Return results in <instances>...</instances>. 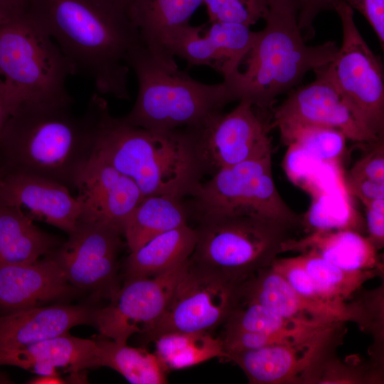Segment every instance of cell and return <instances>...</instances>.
I'll list each match as a JSON object with an SVG mask.
<instances>
[{
	"mask_svg": "<svg viewBox=\"0 0 384 384\" xmlns=\"http://www.w3.org/2000/svg\"><path fill=\"white\" fill-rule=\"evenodd\" d=\"M26 11L57 43L75 74L101 95L130 98V53L143 45L127 9L114 0H28Z\"/></svg>",
	"mask_w": 384,
	"mask_h": 384,
	"instance_id": "1",
	"label": "cell"
},
{
	"mask_svg": "<svg viewBox=\"0 0 384 384\" xmlns=\"http://www.w3.org/2000/svg\"><path fill=\"white\" fill-rule=\"evenodd\" d=\"M95 132L93 156L131 178L143 196L191 197L203 172L184 129L157 132L113 117L107 100L93 94L88 102Z\"/></svg>",
	"mask_w": 384,
	"mask_h": 384,
	"instance_id": "2",
	"label": "cell"
},
{
	"mask_svg": "<svg viewBox=\"0 0 384 384\" xmlns=\"http://www.w3.org/2000/svg\"><path fill=\"white\" fill-rule=\"evenodd\" d=\"M71 104L24 102L9 116L0 137V171L28 174L76 188L93 154V118Z\"/></svg>",
	"mask_w": 384,
	"mask_h": 384,
	"instance_id": "3",
	"label": "cell"
},
{
	"mask_svg": "<svg viewBox=\"0 0 384 384\" xmlns=\"http://www.w3.org/2000/svg\"><path fill=\"white\" fill-rule=\"evenodd\" d=\"M127 64L136 75L138 94L122 119L135 127L157 132L195 127L241 99L234 80L198 82L178 68L159 63L144 45L130 53Z\"/></svg>",
	"mask_w": 384,
	"mask_h": 384,
	"instance_id": "4",
	"label": "cell"
},
{
	"mask_svg": "<svg viewBox=\"0 0 384 384\" xmlns=\"http://www.w3.org/2000/svg\"><path fill=\"white\" fill-rule=\"evenodd\" d=\"M297 14L294 6H272L264 18V28L257 31L243 60L245 70L234 77L240 100L250 101L262 112L272 109L277 97L299 84L309 71L329 63L338 50L334 41L307 45Z\"/></svg>",
	"mask_w": 384,
	"mask_h": 384,
	"instance_id": "5",
	"label": "cell"
},
{
	"mask_svg": "<svg viewBox=\"0 0 384 384\" xmlns=\"http://www.w3.org/2000/svg\"><path fill=\"white\" fill-rule=\"evenodd\" d=\"M73 68L26 9L0 25V77L15 110L24 102L72 104L66 87Z\"/></svg>",
	"mask_w": 384,
	"mask_h": 384,
	"instance_id": "6",
	"label": "cell"
},
{
	"mask_svg": "<svg viewBox=\"0 0 384 384\" xmlns=\"http://www.w3.org/2000/svg\"><path fill=\"white\" fill-rule=\"evenodd\" d=\"M190 260L239 285L270 267L293 238L292 228L269 219L223 215L198 220Z\"/></svg>",
	"mask_w": 384,
	"mask_h": 384,
	"instance_id": "7",
	"label": "cell"
},
{
	"mask_svg": "<svg viewBox=\"0 0 384 384\" xmlns=\"http://www.w3.org/2000/svg\"><path fill=\"white\" fill-rule=\"evenodd\" d=\"M187 204L198 220L246 215L274 220L292 229L302 218L284 201L272 174V155L223 168L201 182Z\"/></svg>",
	"mask_w": 384,
	"mask_h": 384,
	"instance_id": "8",
	"label": "cell"
},
{
	"mask_svg": "<svg viewBox=\"0 0 384 384\" xmlns=\"http://www.w3.org/2000/svg\"><path fill=\"white\" fill-rule=\"evenodd\" d=\"M333 9L342 27V43L334 58L320 67L351 108L377 139L384 138V78L380 59L359 32L353 9L342 0Z\"/></svg>",
	"mask_w": 384,
	"mask_h": 384,
	"instance_id": "9",
	"label": "cell"
},
{
	"mask_svg": "<svg viewBox=\"0 0 384 384\" xmlns=\"http://www.w3.org/2000/svg\"><path fill=\"white\" fill-rule=\"evenodd\" d=\"M238 285L190 260L178 280L166 308L142 336L154 342L173 332H210L223 325L238 301Z\"/></svg>",
	"mask_w": 384,
	"mask_h": 384,
	"instance_id": "10",
	"label": "cell"
},
{
	"mask_svg": "<svg viewBox=\"0 0 384 384\" xmlns=\"http://www.w3.org/2000/svg\"><path fill=\"white\" fill-rule=\"evenodd\" d=\"M245 99L228 113L183 128L190 137L203 174L272 155L270 120Z\"/></svg>",
	"mask_w": 384,
	"mask_h": 384,
	"instance_id": "11",
	"label": "cell"
},
{
	"mask_svg": "<svg viewBox=\"0 0 384 384\" xmlns=\"http://www.w3.org/2000/svg\"><path fill=\"white\" fill-rule=\"evenodd\" d=\"M345 323L331 326L294 343L242 351L229 355L252 384L314 383L326 359L341 341Z\"/></svg>",
	"mask_w": 384,
	"mask_h": 384,
	"instance_id": "12",
	"label": "cell"
},
{
	"mask_svg": "<svg viewBox=\"0 0 384 384\" xmlns=\"http://www.w3.org/2000/svg\"><path fill=\"white\" fill-rule=\"evenodd\" d=\"M122 235L107 224L80 219L68 239L48 255L76 289L110 299L119 288L117 255Z\"/></svg>",
	"mask_w": 384,
	"mask_h": 384,
	"instance_id": "13",
	"label": "cell"
},
{
	"mask_svg": "<svg viewBox=\"0 0 384 384\" xmlns=\"http://www.w3.org/2000/svg\"><path fill=\"white\" fill-rule=\"evenodd\" d=\"M188 262L154 277L125 280L107 306L95 308L93 326L102 337L122 343L146 334L164 314Z\"/></svg>",
	"mask_w": 384,
	"mask_h": 384,
	"instance_id": "14",
	"label": "cell"
},
{
	"mask_svg": "<svg viewBox=\"0 0 384 384\" xmlns=\"http://www.w3.org/2000/svg\"><path fill=\"white\" fill-rule=\"evenodd\" d=\"M238 302L257 303L284 317L317 326L348 321L370 330L374 317L364 297L344 305L324 304L296 292L271 265L238 287Z\"/></svg>",
	"mask_w": 384,
	"mask_h": 384,
	"instance_id": "15",
	"label": "cell"
},
{
	"mask_svg": "<svg viewBox=\"0 0 384 384\" xmlns=\"http://www.w3.org/2000/svg\"><path fill=\"white\" fill-rule=\"evenodd\" d=\"M314 72V80L292 90L286 100L274 110L270 120V129L289 125H316L338 129L347 139L358 144L380 139L361 122L321 68Z\"/></svg>",
	"mask_w": 384,
	"mask_h": 384,
	"instance_id": "16",
	"label": "cell"
},
{
	"mask_svg": "<svg viewBox=\"0 0 384 384\" xmlns=\"http://www.w3.org/2000/svg\"><path fill=\"white\" fill-rule=\"evenodd\" d=\"M243 24L214 22L201 33L205 25L193 26L188 23L174 31L167 38L164 48L172 59L178 57L188 67L205 65L215 70L224 79H231L250 51L257 31Z\"/></svg>",
	"mask_w": 384,
	"mask_h": 384,
	"instance_id": "17",
	"label": "cell"
},
{
	"mask_svg": "<svg viewBox=\"0 0 384 384\" xmlns=\"http://www.w3.org/2000/svg\"><path fill=\"white\" fill-rule=\"evenodd\" d=\"M66 186L28 174L0 171V203L14 206L27 216L66 232L76 228L82 207Z\"/></svg>",
	"mask_w": 384,
	"mask_h": 384,
	"instance_id": "18",
	"label": "cell"
},
{
	"mask_svg": "<svg viewBox=\"0 0 384 384\" xmlns=\"http://www.w3.org/2000/svg\"><path fill=\"white\" fill-rule=\"evenodd\" d=\"M76 189L82 207L80 220L107 224L122 235L127 219L144 198L131 178L93 155L80 173Z\"/></svg>",
	"mask_w": 384,
	"mask_h": 384,
	"instance_id": "19",
	"label": "cell"
},
{
	"mask_svg": "<svg viewBox=\"0 0 384 384\" xmlns=\"http://www.w3.org/2000/svg\"><path fill=\"white\" fill-rule=\"evenodd\" d=\"M75 289L49 255L42 260L0 268V310L4 314L43 306Z\"/></svg>",
	"mask_w": 384,
	"mask_h": 384,
	"instance_id": "20",
	"label": "cell"
},
{
	"mask_svg": "<svg viewBox=\"0 0 384 384\" xmlns=\"http://www.w3.org/2000/svg\"><path fill=\"white\" fill-rule=\"evenodd\" d=\"M95 308L84 305L35 306L0 315V350L55 338L74 326L94 325Z\"/></svg>",
	"mask_w": 384,
	"mask_h": 384,
	"instance_id": "21",
	"label": "cell"
},
{
	"mask_svg": "<svg viewBox=\"0 0 384 384\" xmlns=\"http://www.w3.org/2000/svg\"><path fill=\"white\" fill-rule=\"evenodd\" d=\"M285 252L315 255L347 270L383 272L378 250L366 235L351 230H316L293 237L283 243Z\"/></svg>",
	"mask_w": 384,
	"mask_h": 384,
	"instance_id": "22",
	"label": "cell"
},
{
	"mask_svg": "<svg viewBox=\"0 0 384 384\" xmlns=\"http://www.w3.org/2000/svg\"><path fill=\"white\" fill-rule=\"evenodd\" d=\"M95 340L69 333L21 348L0 350V366H14L37 375H58L57 368L71 373L94 368Z\"/></svg>",
	"mask_w": 384,
	"mask_h": 384,
	"instance_id": "23",
	"label": "cell"
},
{
	"mask_svg": "<svg viewBox=\"0 0 384 384\" xmlns=\"http://www.w3.org/2000/svg\"><path fill=\"white\" fill-rule=\"evenodd\" d=\"M203 0H133L127 8L128 16L139 31L142 42L161 65L178 68L165 51L169 36L188 23Z\"/></svg>",
	"mask_w": 384,
	"mask_h": 384,
	"instance_id": "24",
	"label": "cell"
},
{
	"mask_svg": "<svg viewBox=\"0 0 384 384\" xmlns=\"http://www.w3.org/2000/svg\"><path fill=\"white\" fill-rule=\"evenodd\" d=\"M61 244L18 208L0 203V268L33 262Z\"/></svg>",
	"mask_w": 384,
	"mask_h": 384,
	"instance_id": "25",
	"label": "cell"
},
{
	"mask_svg": "<svg viewBox=\"0 0 384 384\" xmlns=\"http://www.w3.org/2000/svg\"><path fill=\"white\" fill-rule=\"evenodd\" d=\"M196 242V229L188 224L154 237L130 252L124 262L125 280L154 277L171 269L190 258Z\"/></svg>",
	"mask_w": 384,
	"mask_h": 384,
	"instance_id": "26",
	"label": "cell"
},
{
	"mask_svg": "<svg viewBox=\"0 0 384 384\" xmlns=\"http://www.w3.org/2000/svg\"><path fill=\"white\" fill-rule=\"evenodd\" d=\"M189 215L183 198L166 195L144 197L124 225L123 235L129 252L160 234L187 225Z\"/></svg>",
	"mask_w": 384,
	"mask_h": 384,
	"instance_id": "27",
	"label": "cell"
},
{
	"mask_svg": "<svg viewBox=\"0 0 384 384\" xmlns=\"http://www.w3.org/2000/svg\"><path fill=\"white\" fill-rule=\"evenodd\" d=\"M112 368L132 384L167 383L168 370L155 353L109 338L95 340L94 368Z\"/></svg>",
	"mask_w": 384,
	"mask_h": 384,
	"instance_id": "28",
	"label": "cell"
},
{
	"mask_svg": "<svg viewBox=\"0 0 384 384\" xmlns=\"http://www.w3.org/2000/svg\"><path fill=\"white\" fill-rule=\"evenodd\" d=\"M155 353L166 370H181L214 358L226 360L220 336L210 332H173L154 341Z\"/></svg>",
	"mask_w": 384,
	"mask_h": 384,
	"instance_id": "29",
	"label": "cell"
},
{
	"mask_svg": "<svg viewBox=\"0 0 384 384\" xmlns=\"http://www.w3.org/2000/svg\"><path fill=\"white\" fill-rule=\"evenodd\" d=\"M343 182L314 196L309 210L302 218L306 233L316 230L346 229L362 235L366 223L351 206Z\"/></svg>",
	"mask_w": 384,
	"mask_h": 384,
	"instance_id": "30",
	"label": "cell"
},
{
	"mask_svg": "<svg viewBox=\"0 0 384 384\" xmlns=\"http://www.w3.org/2000/svg\"><path fill=\"white\" fill-rule=\"evenodd\" d=\"M299 257L321 294L334 304L348 302L358 293L364 283L383 274V272L377 270H344L312 255L299 254Z\"/></svg>",
	"mask_w": 384,
	"mask_h": 384,
	"instance_id": "31",
	"label": "cell"
},
{
	"mask_svg": "<svg viewBox=\"0 0 384 384\" xmlns=\"http://www.w3.org/2000/svg\"><path fill=\"white\" fill-rule=\"evenodd\" d=\"M330 326L305 324L279 315L261 304L242 302L237 303L223 324L224 329L300 336L314 335Z\"/></svg>",
	"mask_w": 384,
	"mask_h": 384,
	"instance_id": "32",
	"label": "cell"
},
{
	"mask_svg": "<svg viewBox=\"0 0 384 384\" xmlns=\"http://www.w3.org/2000/svg\"><path fill=\"white\" fill-rule=\"evenodd\" d=\"M282 142L294 145L323 163L338 164L346 148V136L339 130L316 125L278 127Z\"/></svg>",
	"mask_w": 384,
	"mask_h": 384,
	"instance_id": "33",
	"label": "cell"
},
{
	"mask_svg": "<svg viewBox=\"0 0 384 384\" xmlns=\"http://www.w3.org/2000/svg\"><path fill=\"white\" fill-rule=\"evenodd\" d=\"M210 23L230 22L248 27L264 19L272 0H203Z\"/></svg>",
	"mask_w": 384,
	"mask_h": 384,
	"instance_id": "34",
	"label": "cell"
},
{
	"mask_svg": "<svg viewBox=\"0 0 384 384\" xmlns=\"http://www.w3.org/2000/svg\"><path fill=\"white\" fill-rule=\"evenodd\" d=\"M314 335L270 334L253 331L224 329L220 338L227 355L226 360H228L229 355L234 353L274 345L294 343L304 341Z\"/></svg>",
	"mask_w": 384,
	"mask_h": 384,
	"instance_id": "35",
	"label": "cell"
},
{
	"mask_svg": "<svg viewBox=\"0 0 384 384\" xmlns=\"http://www.w3.org/2000/svg\"><path fill=\"white\" fill-rule=\"evenodd\" d=\"M271 267L302 296L328 304L344 305L349 302L338 304L327 301L303 266L299 255L292 257H277Z\"/></svg>",
	"mask_w": 384,
	"mask_h": 384,
	"instance_id": "36",
	"label": "cell"
},
{
	"mask_svg": "<svg viewBox=\"0 0 384 384\" xmlns=\"http://www.w3.org/2000/svg\"><path fill=\"white\" fill-rule=\"evenodd\" d=\"M366 151L343 177L345 179H369L384 182V139L365 144Z\"/></svg>",
	"mask_w": 384,
	"mask_h": 384,
	"instance_id": "37",
	"label": "cell"
},
{
	"mask_svg": "<svg viewBox=\"0 0 384 384\" xmlns=\"http://www.w3.org/2000/svg\"><path fill=\"white\" fill-rule=\"evenodd\" d=\"M366 214L367 238L377 250L384 245V199L362 202Z\"/></svg>",
	"mask_w": 384,
	"mask_h": 384,
	"instance_id": "38",
	"label": "cell"
},
{
	"mask_svg": "<svg viewBox=\"0 0 384 384\" xmlns=\"http://www.w3.org/2000/svg\"><path fill=\"white\" fill-rule=\"evenodd\" d=\"M359 11L375 33L382 48L384 44V0H342Z\"/></svg>",
	"mask_w": 384,
	"mask_h": 384,
	"instance_id": "39",
	"label": "cell"
},
{
	"mask_svg": "<svg viewBox=\"0 0 384 384\" xmlns=\"http://www.w3.org/2000/svg\"><path fill=\"white\" fill-rule=\"evenodd\" d=\"M335 0H299L297 22L304 39L314 36V21L316 16L326 9H332Z\"/></svg>",
	"mask_w": 384,
	"mask_h": 384,
	"instance_id": "40",
	"label": "cell"
},
{
	"mask_svg": "<svg viewBox=\"0 0 384 384\" xmlns=\"http://www.w3.org/2000/svg\"><path fill=\"white\" fill-rule=\"evenodd\" d=\"M348 193L357 197L361 202L384 199V182L369 179L351 180L343 178Z\"/></svg>",
	"mask_w": 384,
	"mask_h": 384,
	"instance_id": "41",
	"label": "cell"
},
{
	"mask_svg": "<svg viewBox=\"0 0 384 384\" xmlns=\"http://www.w3.org/2000/svg\"><path fill=\"white\" fill-rule=\"evenodd\" d=\"M14 110L9 89L0 79V137L9 116Z\"/></svg>",
	"mask_w": 384,
	"mask_h": 384,
	"instance_id": "42",
	"label": "cell"
},
{
	"mask_svg": "<svg viewBox=\"0 0 384 384\" xmlns=\"http://www.w3.org/2000/svg\"><path fill=\"white\" fill-rule=\"evenodd\" d=\"M28 0H0V10H6L14 12L24 11Z\"/></svg>",
	"mask_w": 384,
	"mask_h": 384,
	"instance_id": "43",
	"label": "cell"
},
{
	"mask_svg": "<svg viewBox=\"0 0 384 384\" xmlns=\"http://www.w3.org/2000/svg\"><path fill=\"white\" fill-rule=\"evenodd\" d=\"M65 383V380L58 375H37L28 382V383L31 384H62Z\"/></svg>",
	"mask_w": 384,
	"mask_h": 384,
	"instance_id": "44",
	"label": "cell"
},
{
	"mask_svg": "<svg viewBox=\"0 0 384 384\" xmlns=\"http://www.w3.org/2000/svg\"><path fill=\"white\" fill-rule=\"evenodd\" d=\"M23 11L20 12H14L6 10H0V25L12 19Z\"/></svg>",
	"mask_w": 384,
	"mask_h": 384,
	"instance_id": "45",
	"label": "cell"
},
{
	"mask_svg": "<svg viewBox=\"0 0 384 384\" xmlns=\"http://www.w3.org/2000/svg\"><path fill=\"white\" fill-rule=\"evenodd\" d=\"M277 4H289L296 6L299 8V0H272V6Z\"/></svg>",
	"mask_w": 384,
	"mask_h": 384,
	"instance_id": "46",
	"label": "cell"
},
{
	"mask_svg": "<svg viewBox=\"0 0 384 384\" xmlns=\"http://www.w3.org/2000/svg\"><path fill=\"white\" fill-rule=\"evenodd\" d=\"M11 383L9 378L0 372V383Z\"/></svg>",
	"mask_w": 384,
	"mask_h": 384,
	"instance_id": "47",
	"label": "cell"
},
{
	"mask_svg": "<svg viewBox=\"0 0 384 384\" xmlns=\"http://www.w3.org/2000/svg\"><path fill=\"white\" fill-rule=\"evenodd\" d=\"M114 1H116L117 2H118L119 4H120L122 6H124L127 9V6L133 0H114Z\"/></svg>",
	"mask_w": 384,
	"mask_h": 384,
	"instance_id": "48",
	"label": "cell"
}]
</instances>
